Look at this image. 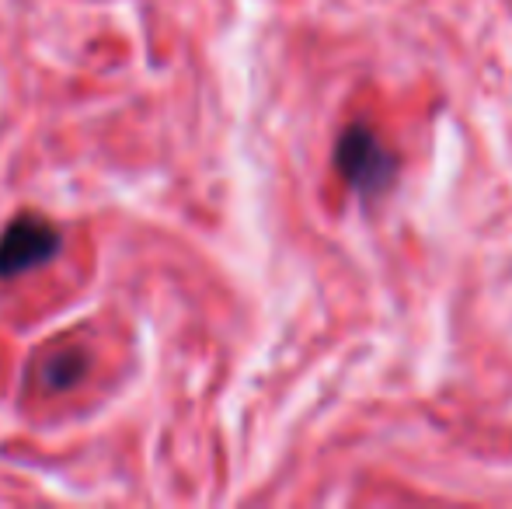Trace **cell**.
Segmentation results:
<instances>
[{"label": "cell", "instance_id": "1", "mask_svg": "<svg viewBox=\"0 0 512 509\" xmlns=\"http://www.w3.org/2000/svg\"><path fill=\"white\" fill-rule=\"evenodd\" d=\"M335 168H338V175H342V182L349 185V189H356L359 196H380V192L394 182L398 157L380 143V136L373 133L370 126L352 123L338 136Z\"/></svg>", "mask_w": 512, "mask_h": 509}, {"label": "cell", "instance_id": "2", "mask_svg": "<svg viewBox=\"0 0 512 509\" xmlns=\"http://www.w3.org/2000/svg\"><path fill=\"white\" fill-rule=\"evenodd\" d=\"M56 252H60V231L35 213H21L0 234V279L39 269L53 262Z\"/></svg>", "mask_w": 512, "mask_h": 509}, {"label": "cell", "instance_id": "3", "mask_svg": "<svg viewBox=\"0 0 512 509\" xmlns=\"http://www.w3.org/2000/svg\"><path fill=\"white\" fill-rule=\"evenodd\" d=\"M81 367H84V356L77 353H60L46 363V384L49 387H67L81 377Z\"/></svg>", "mask_w": 512, "mask_h": 509}]
</instances>
